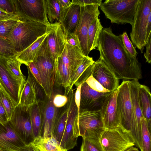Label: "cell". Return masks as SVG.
<instances>
[{
  "instance_id": "11",
  "label": "cell",
  "mask_w": 151,
  "mask_h": 151,
  "mask_svg": "<svg viewBox=\"0 0 151 151\" xmlns=\"http://www.w3.org/2000/svg\"><path fill=\"white\" fill-rule=\"evenodd\" d=\"M68 101V114L66 125L60 143L61 146L67 151L73 148L77 145V138L75 135V127L77 121L78 111L74 99L73 88L67 96Z\"/></svg>"
},
{
  "instance_id": "2",
  "label": "cell",
  "mask_w": 151,
  "mask_h": 151,
  "mask_svg": "<svg viewBox=\"0 0 151 151\" xmlns=\"http://www.w3.org/2000/svg\"><path fill=\"white\" fill-rule=\"evenodd\" d=\"M52 26L24 18L19 20L12 28L7 39L17 53L27 48L39 38L50 31Z\"/></svg>"
},
{
  "instance_id": "53",
  "label": "cell",
  "mask_w": 151,
  "mask_h": 151,
  "mask_svg": "<svg viewBox=\"0 0 151 151\" xmlns=\"http://www.w3.org/2000/svg\"><path fill=\"white\" fill-rule=\"evenodd\" d=\"M126 151H139V150L137 148L134 147H132L127 150Z\"/></svg>"
},
{
  "instance_id": "21",
  "label": "cell",
  "mask_w": 151,
  "mask_h": 151,
  "mask_svg": "<svg viewBox=\"0 0 151 151\" xmlns=\"http://www.w3.org/2000/svg\"><path fill=\"white\" fill-rule=\"evenodd\" d=\"M54 95L53 92L50 99L47 98L44 104L43 122L40 136L44 138L53 136L59 114L58 108L55 107L53 104Z\"/></svg>"
},
{
  "instance_id": "54",
  "label": "cell",
  "mask_w": 151,
  "mask_h": 151,
  "mask_svg": "<svg viewBox=\"0 0 151 151\" xmlns=\"http://www.w3.org/2000/svg\"><path fill=\"white\" fill-rule=\"evenodd\" d=\"M21 151H30L28 146H27L25 149Z\"/></svg>"
},
{
  "instance_id": "6",
  "label": "cell",
  "mask_w": 151,
  "mask_h": 151,
  "mask_svg": "<svg viewBox=\"0 0 151 151\" xmlns=\"http://www.w3.org/2000/svg\"><path fill=\"white\" fill-rule=\"evenodd\" d=\"M151 12V0H139L130 35L134 45L142 53L148 39L146 36L147 19Z\"/></svg>"
},
{
  "instance_id": "15",
  "label": "cell",
  "mask_w": 151,
  "mask_h": 151,
  "mask_svg": "<svg viewBox=\"0 0 151 151\" xmlns=\"http://www.w3.org/2000/svg\"><path fill=\"white\" fill-rule=\"evenodd\" d=\"M117 89L111 92L104 99L101 106L100 114L105 129L122 127L116 106Z\"/></svg>"
},
{
  "instance_id": "50",
  "label": "cell",
  "mask_w": 151,
  "mask_h": 151,
  "mask_svg": "<svg viewBox=\"0 0 151 151\" xmlns=\"http://www.w3.org/2000/svg\"><path fill=\"white\" fill-rule=\"evenodd\" d=\"M151 12L148 17L146 28V36L148 39L151 36Z\"/></svg>"
},
{
  "instance_id": "48",
  "label": "cell",
  "mask_w": 151,
  "mask_h": 151,
  "mask_svg": "<svg viewBox=\"0 0 151 151\" xmlns=\"http://www.w3.org/2000/svg\"><path fill=\"white\" fill-rule=\"evenodd\" d=\"M146 50L144 54V56L146 60V62L150 64L151 63V37H150L145 45Z\"/></svg>"
},
{
  "instance_id": "27",
  "label": "cell",
  "mask_w": 151,
  "mask_h": 151,
  "mask_svg": "<svg viewBox=\"0 0 151 151\" xmlns=\"http://www.w3.org/2000/svg\"><path fill=\"white\" fill-rule=\"evenodd\" d=\"M70 79L69 70L59 56L57 62L55 83L64 88L65 89L64 95L66 96L68 95L71 89Z\"/></svg>"
},
{
  "instance_id": "13",
  "label": "cell",
  "mask_w": 151,
  "mask_h": 151,
  "mask_svg": "<svg viewBox=\"0 0 151 151\" xmlns=\"http://www.w3.org/2000/svg\"><path fill=\"white\" fill-rule=\"evenodd\" d=\"M29 111H23L19 106H17L15 108L9 121L15 131L27 146H29L35 139Z\"/></svg>"
},
{
  "instance_id": "47",
  "label": "cell",
  "mask_w": 151,
  "mask_h": 151,
  "mask_svg": "<svg viewBox=\"0 0 151 151\" xmlns=\"http://www.w3.org/2000/svg\"><path fill=\"white\" fill-rule=\"evenodd\" d=\"M9 121L6 111L0 99V123L5 124Z\"/></svg>"
},
{
  "instance_id": "18",
  "label": "cell",
  "mask_w": 151,
  "mask_h": 151,
  "mask_svg": "<svg viewBox=\"0 0 151 151\" xmlns=\"http://www.w3.org/2000/svg\"><path fill=\"white\" fill-rule=\"evenodd\" d=\"M92 75L104 88L110 91L116 90L119 86V79L100 58L93 63Z\"/></svg>"
},
{
  "instance_id": "31",
  "label": "cell",
  "mask_w": 151,
  "mask_h": 151,
  "mask_svg": "<svg viewBox=\"0 0 151 151\" xmlns=\"http://www.w3.org/2000/svg\"><path fill=\"white\" fill-rule=\"evenodd\" d=\"M103 27L98 18L94 19L89 27L88 35V48L90 52L97 47L99 36Z\"/></svg>"
},
{
  "instance_id": "45",
  "label": "cell",
  "mask_w": 151,
  "mask_h": 151,
  "mask_svg": "<svg viewBox=\"0 0 151 151\" xmlns=\"http://www.w3.org/2000/svg\"><path fill=\"white\" fill-rule=\"evenodd\" d=\"M21 18L19 15L8 13L0 8V21L12 19H19Z\"/></svg>"
},
{
  "instance_id": "49",
  "label": "cell",
  "mask_w": 151,
  "mask_h": 151,
  "mask_svg": "<svg viewBox=\"0 0 151 151\" xmlns=\"http://www.w3.org/2000/svg\"><path fill=\"white\" fill-rule=\"evenodd\" d=\"M81 84L79 85L78 87H77L76 90L74 93L75 101L78 109V113L80 110V104L81 99Z\"/></svg>"
},
{
  "instance_id": "14",
  "label": "cell",
  "mask_w": 151,
  "mask_h": 151,
  "mask_svg": "<svg viewBox=\"0 0 151 151\" xmlns=\"http://www.w3.org/2000/svg\"><path fill=\"white\" fill-rule=\"evenodd\" d=\"M128 81L132 107L131 134L135 142V145L141 151V124L143 116L138 98V89L140 84L137 80Z\"/></svg>"
},
{
  "instance_id": "34",
  "label": "cell",
  "mask_w": 151,
  "mask_h": 151,
  "mask_svg": "<svg viewBox=\"0 0 151 151\" xmlns=\"http://www.w3.org/2000/svg\"><path fill=\"white\" fill-rule=\"evenodd\" d=\"M141 151H151V128L143 117L141 121Z\"/></svg>"
},
{
  "instance_id": "46",
  "label": "cell",
  "mask_w": 151,
  "mask_h": 151,
  "mask_svg": "<svg viewBox=\"0 0 151 151\" xmlns=\"http://www.w3.org/2000/svg\"><path fill=\"white\" fill-rule=\"evenodd\" d=\"M66 37L67 43L73 46L78 47L81 50L79 42L76 34H70L66 36Z\"/></svg>"
},
{
  "instance_id": "22",
  "label": "cell",
  "mask_w": 151,
  "mask_h": 151,
  "mask_svg": "<svg viewBox=\"0 0 151 151\" xmlns=\"http://www.w3.org/2000/svg\"><path fill=\"white\" fill-rule=\"evenodd\" d=\"M81 7L72 3L69 7L63 9L59 23L66 36L76 34L80 20Z\"/></svg>"
},
{
  "instance_id": "32",
  "label": "cell",
  "mask_w": 151,
  "mask_h": 151,
  "mask_svg": "<svg viewBox=\"0 0 151 151\" xmlns=\"http://www.w3.org/2000/svg\"><path fill=\"white\" fill-rule=\"evenodd\" d=\"M46 12L49 22L53 23L56 20L59 22L63 10L58 0H46Z\"/></svg>"
},
{
  "instance_id": "37",
  "label": "cell",
  "mask_w": 151,
  "mask_h": 151,
  "mask_svg": "<svg viewBox=\"0 0 151 151\" xmlns=\"http://www.w3.org/2000/svg\"><path fill=\"white\" fill-rule=\"evenodd\" d=\"M80 151H102L99 139L92 138H82Z\"/></svg>"
},
{
  "instance_id": "16",
  "label": "cell",
  "mask_w": 151,
  "mask_h": 151,
  "mask_svg": "<svg viewBox=\"0 0 151 151\" xmlns=\"http://www.w3.org/2000/svg\"><path fill=\"white\" fill-rule=\"evenodd\" d=\"M0 85L10 98L14 106L16 107L17 106L24 86L10 74L3 58L0 57Z\"/></svg>"
},
{
  "instance_id": "23",
  "label": "cell",
  "mask_w": 151,
  "mask_h": 151,
  "mask_svg": "<svg viewBox=\"0 0 151 151\" xmlns=\"http://www.w3.org/2000/svg\"><path fill=\"white\" fill-rule=\"evenodd\" d=\"M85 56L79 47L67 43L60 57L69 70L70 78L81 65Z\"/></svg>"
},
{
  "instance_id": "43",
  "label": "cell",
  "mask_w": 151,
  "mask_h": 151,
  "mask_svg": "<svg viewBox=\"0 0 151 151\" xmlns=\"http://www.w3.org/2000/svg\"><path fill=\"white\" fill-rule=\"evenodd\" d=\"M38 83L42 87V80L40 71L33 62L29 63L27 66Z\"/></svg>"
},
{
  "instance_id": "7",
  "label": "cell",
  "mask_w": 151,
  "mask_h": 151,
  "mask_svg": "<svg viewBox=\"0 0 151 151\" xmlns=\"http://www.w3.org/2000/svg\"><path fill=\"white\" fill-rule=\"evenodd\" d=\"M99 141L102 151H126L135 145L130 133L121 127L105 129Z\"/></svg>"
},
{
  "instance_id": "30",
  "label": "cell",
  "mask_w": 151,
  "mask_h": 151,
  "mask_svg": "<svg viewBox=\"0 0 151 151\" xmlns=\"http://www.w3.org/2000/svg\"><path fill=\"white\" fill-rule=\"evenodd\" d=\"M3 58L10 74L24 86L26 82V77L23 75L21 70L20 66L22 64L16 59L15 56Z\"/></svg>"
},
{
  "instance_id": "1",
  "label": "cell",
  "mask_w": 151,
  "mask_h": 151,
  "mask_svg": "<svg viewBox=\"0 0 151 151\" xmlns=\"http://www.w3.org/2000/svg\"><path fill=\"white\" fill-rule=\"evenodd\" d=\"M100 57L119 79L129 81L142 78L141 66L137 59L132 56L124 45L121 35H117L111 27H103L98 45Z\"/></svg>"
},
{
  "instance_id": "24",
  "label": "cell",
  "mask_w": 151,
  "mask_h": 151,
  "mask_svg": "<svg viewBox=\"0 0 151 151\" xmlns=\"http://www.w3.org/2000/svg\"><path fill=\"white\" fill-rule=\"evenodd\" d=\"M94 62L92 58L88 56L85 57L81 64L71 78V89L73 88L74 85L78 87L85 82L92 75Z\"/></svg>"
},
{
  "instance_id": "9",
  "label": "cell",
  "mask_w": 151,
  "mask_h": 151,
  "mask_svg": "<svg viewBox=\"0 0 151 151\" xmlns=\"http://www.w3.org/2000/svg\"><path fill=\"white\" fill-rule=\"evenodd\" d=\"M28 76L22 91L18 106L26 112H28L34 105L40 102H45L47 98L41 86L27 68Z\"/></svg>"
},
{
  "instance_id": "35",
  "label": "cell",
  "mask_w": 151,
  "mask_h": 151,
  "mask_svg": "<svg viewBox=\"0 0 151 151\" xmlns=\"http://www.w3.org/2000/svg\"><path fill=\"white\" fill-rule=\"evenodd\" d=\"M17 53L10 42L0 36V57L6 58L15 56Z\"/></svg>"
},
{
  "instance_id": "41",
  "label": "cell",
  "mask_w": 151,
  "mask_h": 151,
  "mask_svg": "<svg viewBox=\"0 0 151 151\" xmlns=\"http://www.w3.org/2000/svg\"><path fill=\"white\" fill-rule=\"evenodd\" d=\"M85 82L91 88L96 91L101 93H107L110 92L104 88L93 77L92 75L86 80Z\"/></svg>"
},
{
  "instance_id": "52",
  "label": "cell",
  "mask_w": 151,
  "mask_h": 151,
  "mask_svg": "<svg viewBox=\"0 0 151 151\" xmlns=\"http://www.w3.org/2000/svg\"><path fill=\"white\" fill-rule=\"evenodd\" d=\"M29 147L30 151H40L37 148L32 145H30Z\"/></svg>"
},
{
  "instance_id": "5",
  "label": "cell",
  "mask_w": 151,
  "mask_h": 151,
  "mask_svg": "<svg viewBox=\"0 0 151 151\" xmlns=\"http://www.w3.org/2000/svg\"><path fill=\"white\" fill-rule=\"evenodd\" d=\"M105 129L100 109H80L75 127L76 137L81 136L82 138H92L99 140Z\"/></svg>"
},
{
  "instance_id": "38",
  "label": "cell",
  "mask_w": 151,
  "mask_h": 151,
  "mask_svg": "<svg viewBox=\"0 0 151 151\" xmlns=\"http://www.w3.org/2000/svg\"><path fill=\"white\" fill-rule=\"evenodd\" d=\"M19 19H12L0 21V36L7 39L12 28Z\"/></svg>"
},
{
  "instance_id": "42",
  "label": "cell",
  "mask_w": 151,
  "mask_h": 151,
  "mask_svg": "<svg viewBox=\"0 0 151 151\" xmlns=\"http://www.w3.org/2000/svg\"><path fill=\"white\" fill-rule=\"evenodd\" d=\"M68 101V97L65 95L57 94L54 95L53 97V104L55 107L58 108L64 106L67 104Z\"/></svg>"
},
{
  "instance_id": "3",
  "label": "cell",
  "mask_w": 151,
  "mask_h": 151,
  "mask_svg": "<svg viewBox=\"0 0 151 151\" xmlns=\"http://www.w3.org/2000/svg\"><path fill=\"white\" fill-rule=\"evenodd\" d=\"M46 37L41 44L33 62L40 73L42 87L47 97L50 99L54 92L55 83L57 62L49 50Z\"/></svg>"
},
{
  "instance_id": "33",
  "label": "cell",
  "mask_w": 151,
  "mask_h": 151,
  "mask_svg": "<svg viewBox=\"0 0 151 151\" xmlns=\"http://www.w3.org/2000/svg\"><path fill=\"white\" fill-rule=\"evenodd\" d=\"M68 110V106L67 105L64 109L59 114L53 131V136L60 143L66 125Z\"/></svg>"
},
{
  "instance_id": "19",
  "label": "cell",
  "mask_w": 151,
  "mask_h": 151,
  "mask_svg": "<svg viewBox=\"0 0 151 151\" xmlns=\"http://www.w3.org/2000/svg\"><path fill=\"white\" fill-rule=\"evenodd\" d=\"M46 38L49 50L57 62L67 43L66 36L59 22H56L52 24L51 29Z\"/></svg>"
},
{
  "instance_id": "36",
  "label": "cell",
  "mask_w": 151,
  "mask_h": 151,
  "mask_svg": "<svg viewBox=\"0 0 151 151\" xmlns=\"http://www.w3.org/2000/svg\"><path fill=\"white\" fill-rule=\"evenodd\" d=\"M0 99L5 109L9 121L16 107L0 85Z\"/></svg>"
},
{
  "instance_id": "10",
  "label": "cell",
  "mask_w": 151,
  "mask_h": 151,
  "mask_svg": "<svg viewBox=\"0 0 151 151\" xmlns=\"http://www.w3.org/2000/svg\"><path fill=\"white\" fill-rule=\"evenodd\" d=\"M80 20L76 34L80 42L82 52L85 56H88V35L91 23L98 18L100 14L99 6L96 5L81 6Z\"/></svg>"
},
{
  "instance_id": "55",
  "label": "cell",
  "mask_w": 151,
  "mask_h": 151,
  "mask_svg": "<svg viewBox=\"0 0 151 151\" xmlns=\"http://www.w3.org/2000/svg\"><path fill=\"white\" fill-rule=\"evenodd\" d=\"M0 151H2V150H0Z\"/></svg>"
},
{
  "instance_id": "25",
  "label": "cell",
  "mask_w": 151,
  "mask_h": 151,
  "mask_svg": "<svg viewBox=\"0 0 151 151\" xmlns=\"http://www.w3.org/2000/svg\"><path fill=\"white\" fill-rule=\"evenodd\" d=\"M45 102L38 103L29 111L33 132L35 138L40 136L43 122V110Z\"/></svg>"
},
{
  "instance_id": "12",
  "label": "cell",
  "mask_w": 151,
  "mask_h": 151,
  "mask_svg": "<svg viewBox=\"0 0 151 151\" xmlns=\"http://www.w3.org/2000/svg\"><path fill=\"white\" fill-rule=\"evenodd\" d=\"M117 91L116 106L121 125L131 134L132 107L128 81H123Z\"/></svg>"
},
{
  "instance_id": "20",
  "label": "cell",
  "mask_w": 151,
  "mask_h": 151,
  "mask_svg": "<svg viewBox=\"0 0 151 151\" xmlns=\"http://www.w3.org/2000/svg\"><path fill=\"white\" fill-rule=\"evenodd\" d=\"M111 92L101 93L96 91L86 82H83L81 88L80 109L100 110L104 99Z\"/></svg>"
},
{
  "instance_id": "29",
  "label": "cell",
  "mask_w": 151,
  "mask_h": 151,
  "mask_svg": "<svg viewBox=\"0 0 151 151\" xmlns=\"http://www.w3.org/2000/svg\"><path fill=\"white\" fill-rule=\"evenodd\" d=\"M30 145L40 151H67L53 136L47 138L40 136L35 138Z\"/></svg>"
},
{
  "instance_id": "17",
  "label": "cell",
  "mask_w": 151,
  "mask_h": 151,
  "mask_svg": "<svg viewBox=\"0 0 151 151\" xmlns=\"http://www.w3.org/2000/svg\"><path fill=\"white\" fill-rule=\"evenodd\" d=\"M27 146L20 138L9 123H0V150L21 151Z\"/></svg>"
},
{
  "instance_id": "26",
  "label": "cell",
  "mask_w": 151,
  "mask_h": 151,
  "mask_svg": "<svg viewBox=\"0 0 151 151\" xmlns=\"http://www.w3.org/2000/svg\"><path fill=\"white\" fill-rule=\"evenodd\" d=\"M49 32L39 38L26 49L17 53L15 56L16 59L27 66L29 63L33 62L41 44Z\"/></svg>"
},
{
  "instance_id": "28",
  "label": "cell",
  "mask_w": 151,
  "mask_h": 151,
  "mask_svg": "<svg viewBox=\"0 0 151 151\" xmlns=\"http://www.w3.org/2000/svg\"><path fill=\"white\" fill-rule=\"evenodd\" d=\"M138 94L140 106L143 117L147 120L151 119V95L149 88L140 84Z\"/></svg>"
},
{
  "instance_id": "40",
  "label": "cell",
  "mask_w": 151,
  "mask_h": 151,
  "mask_svg": "<svg viewBox=\"0 0 151 151\" xmlns=\"http://www.w3.org/2000/svg\"><path fill=\"white\" fill-rule=\"evenodd\" d=\"M0 8L8 13L17 15L14 0H0Z\"/></svg>"
},
{
  "instance_id": "51",
  "label": "cell",
  "mask_w": 151,
  "mask_h": 151,
  "mask_svg": "<svg viewBox=\"0 0 151 151\" xmlns=\"http://www.w3.org/2000/svg\"><path fill=\"white\" fill-rule=\"evenodd\" d=\"M60 5L63 9L69 7L71 4V1L69 0H58Z\"/></svg>"
},
{
  "instance_id": "39",
  "label": "cell",
  "mask_w": 151,
  "mask_h": 151,
  "mask_svg": "<svg viewBox=\"0 0 151 151\" xmlns=\"http://www.w3.org/2000/svg\"><path fill=\"white\" fill-rule=\"evenodd\" d=\"M121 35L124 45L127 51L132 56L137 58L138 53L130 40L127 32H123Z\"/></svg>"
},
{
  "instance_id": "44",
  "label": "cell",
  "mask_w": 151,
  "mask_h": 151,
  "mask_svg": "<svg viewBox=\"0 0 151 151\" xmlns=\"http://www.w3.org/2000/svg\"><path fill=\"white\" fill-rule=\"evenodd\" d=\"M102 0H72V3L80 6L88 5H96L99 6L102 2Z\"/></svg>"
},
{
  "instance_id": "4",
  "label": "cell",
  "mask_w": 151,
  "mask_h": 151,
  "mask_svg": "<svg viewBox=\"0 0 151 151\" xmlns=\"http://www.w3.org/2000/svg\"><path fill=\"white\" fill-rule=\"evenodd\" d=\"M139 0H106L99 6L112 23L132 25Z\"/></svg>"
},
{
  "instance_id": "8",
  "label": "cell",
  "mask_w": 151,
  "mask_h": 151,
  "mask_svg": "<svg viewBox=\"0 0 151 151\" xmlns=\"http://www.w3.org/2000/svg\"><path fill=\"white\" fill-rule=\"evenodd\" d=\"M17 14L22 18L38 22L49 26L46 0H14Z\"/></svg>"
}]
</instances>
